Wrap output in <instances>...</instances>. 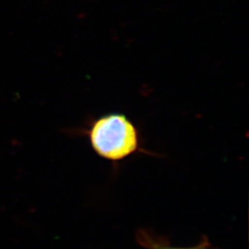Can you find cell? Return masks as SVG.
Segmentation results:
<instances>
[{
	"instance_id": "2",
	"label": "cell",
	"mask_w": 249,
	"mask_h": 249,
	"mask_svg": "<svg viewBox=\"0 0 249 249\" xmlns=\"http://www.w3.org/2000/svg\"><path fill=\"white\" fill-rule=\"evenodd\" d=\"M137 242L145 249H220L214 247L207 236H202L199 244L191 247H177L172 245L166 237L160 236L148 229L137 231Z\"/></svg>"
},
{
	"instance_id": "1",
	"label": "cell",
	"mask_w": 249,
	"mask_h": 249,
	"mask_svg": "<svg viewBox=\"0 0 249 249\" xmlns=\"http://www.w3.org/2000/svg\"><path fill=\"white\" fill-rule=\"evenodd\" d=\"M87 134L95 153L106 160H124L141 151L137 127L122 114H109L97 119Z\"/></svg>"
}]
</instances>
